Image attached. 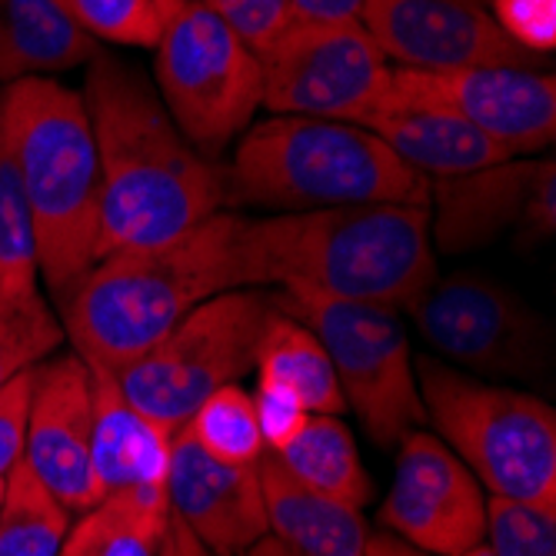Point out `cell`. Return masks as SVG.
<instances>
[{"label":"cell","mask_w":556,"mask_h":556,"mask_svg":"<svg viewBox=\"0 0 556 556\" xmlns=\"http://www.w3.org/2000/svg\"><path fill=\"white\" fill-rule=\"evenodd\" d=\"M80 97L100 164L97 261L167 243L220 214L224 170L187 143L143 74L97 54Z\"/></svg>","instance_id":"cell-1"},{"label":"cell","mask_w":556,"mask_h":556,"mask_svg":"<svg viewBox=\"0 0 556 556\" xmlns=\"http://www.w3.org/2000/svg\"><path fill=\"white\" fill-rule=\"evenodd\" d=\"M247 220L214 214L157 247L100 257L64 296L61 327L93 370L117 374L204 300L247 290Z\"/></svg>","instance_id":"cell-2"},{"label":"cell","mask_w":556,"mask_h":556,"mask_svg":"<svg viewBox=\"0 0 556 556\" xmlns=\"http://www.w3.org/2000/svg\"><path fill=\"white\" fill-rule=\"evenodd\" d=\"M250 283L403 307L437 280L430 207L357 204L247 220Z\"/></svg>","instance_id":"cell-3"},{"label":"cell","mask_w":556,"mask_h":556,"mask_svg":"<svg viewBox=\"0 0 556 556\" xmlns=\"http://www.w3.org/2000/svg\"><path fill=\"white\" fill-rule=\"evenodd\" d=\"M430 184L361 124L274 114L243 130L224 170V204L277 214L357 204L427 207Z\"/></svg>","instance_id":"cell-4"},{"label":"cell","mask_w":556,"mask_h":556,"mask_svg":"<svg viewBox=\"0 0 556 556\" xmlns=\"http://www.w3.org/2000/svg\"><path fill=\"white\" fill-rule=\"evenodd\" d=\"M0 143L21 177L37 233V264L64 296L93 264L100 233V164L84 97L50 77L0 93Z\"/></svg>","instance_id":"cell-5"},{"label":"cell","mask_w":556,"mask_h":556,"mask_svg":"<svg viewBox=\"0 0 556 556\" xmlns=\"http://www.w3.org/2000/svg\"><path fill=\"white\" fill-rule=\"evenodd\" d=\"M417 387L437 437L490 496L556 514V414L546 400L433 357H420Z\"/></svg>","instance_id":"cell-6"},{"label":"cell","mask_w":556,"mask_h":556,"mask_svg":"<svg viewBox=\"0 0 556 556\" xmlns=\"http://www.w3.org/2000/svg\"><path fill=\"white\" fill-rule=\"evenodd\" d=\"M270 311V293L257 287L217 293L117 370L114 380L140 414L177 433L214 390L254 370Z\"/></svg>","instance_id":"cell-7"},{"label":"cell","mask_w":556,"mask_h":556,"mask_svg":"<svg viewBox=\"0 0 556 556\" xmlns=\"http://www.w3.org/2000/svg\"><path fill=\"white\" fill-rule=\"evenodd\" d=\"M270 300L324 343L343 403L361 417L374 443L393 446L427 424L410 340L393 307L311 290H280Z\"/></svg>","instance_id":"cell-8"},{"label":"cell","mask_w":556,"mask_h":556,"mask_svg":"<svg viewBox=\"0 0 556 556\" xmlns=\"http://www.w3.org/2000/svg\"><path fill=\"white\" fill-rule=\"evenodd\" d=\"M161 100L193 150L214 157L254 121L264 100L261 58L204 0H180L157 37Z\"/></svg>","instance_id":"cell-9"},{"label":"cell","mask_w":556,"mask_h":556,"mask_svg":"<svg viewBox=\"0 0 556 556\" xmlns=\"http://www.w3.org/2000/svg\"><path fill=\"white\" fill-rule=\"evenodd\" d=\"M261 108L270 114L361 127L380 111L393 80V67L361 21H290L261 54Z\"/></svg>","instance_id":"cell-10"},{"label":"cell","mask_w":556,"mask_h":556,"mask_svg":"<svg viewBox=\"0 0 556 556\" xmlns=\"http://www.w3.org/2000/svg\"><path fill=\"white\" fill-rule=\"evenodd\" d=\"M417 330L440 357L480 377L540 380L553 361V337L530 303L483 274L433 280L410 307Z\"/></svg>","instance_id":"cell-11"},{"label":"cell","mask_w":556,"mask_h":556,"mask_svg":"<svg viewBox=\"0 0 556 556\" xmlns=\"http://www.w3.org/2000/svg\"><path fill=\"white\" fill-rule=\"evenodd\" d=\"M380 523L420 553L460 556L486 540V493L437 433L410 430L400 440Z\"/></svg>","instance_id":"cell-12"},{"label":"cell","mask_w":556,"mask_h":556,"mask_svg":"<svg viewBox=\"0 0 556 556\" xmlns=\"http://www.w3.org/2000/svg\"><path fill=\"white\" fill-rule=\"evenodd\" d=\"M361 24L383 58L407 71L450 74L470 67H527L530 50L496 27L473 0H364Z\"/></svg>","instance_id":"cell-13"},{"label":"cell","mask_w":556,"mask_h":556,"mask_svg":"<svg viewBox=\"0 0 556 556\" xmlns=\"http://www.w3.org/2000/svg\"><path fill=\"white\" fill-rule=\"evenodd\" d=\"M390 93L446 108L510 154H536L556 137V77L527 67H470L427 74L396 67Z\"/></svg>","instance_id":"cell-14"},{"label":"cell","mask_w":556,"mask_h":556,"mask_svg":"<svg viewBox=\"0 0 556 556\" xmlns=\"http://www.w3.org/2000/svg\"><path fill=\"white\" fill-rule=\"evenodd\" d=\"M93 396L90 367L77 353H58L34 367L21 460L71 514L100 500L90 467Z\"/></svg>","instance_id":"cell-15"},{"label":"cell","mask_w":556,"mask_h":556,"mask_svg":"<svg viewBox=\"0 0 556 556\" xmlns=\"http://www.w3.org/2000/svg\"><path fill=\"white\" fill-rule=\"evenodd\" d=\"M170 514L217 556H240L267 536L257 464H224L180 427L167 470Z\"/></svg>","instance_id":"cell-16"},{"label":"cell","mask_w":556,"mask_h":556,"mask_svg":"<svg viewBox=\"0 0 556 556\" xmlns=\"http://www.w3.org/2000/svg\"><path fill=\"white\" fill-rule=\"evenodd\" d=\"M93 433L90 467L100 496L121 490H161L167 493L174 433L140 414L117 387L114 374L90 367Z\"/></svg>","instance_id":"cell-17"},{"label":"cell","mask_w":556,"mask_h":556,"mask_svg":"<svg viewBox=\"0 0 556 556\" xmlns=\"http://www.w3.org/2000/svg\"><path fill=\"white\" fill-rule=\"evenodd\" d=\"M367 130H374L403 164L437 180L514 161L507 147L490 140L460 114L393 93H387L380 111L367 121Z\"/></svg>","instance_id":"cell-18"},{"label":"cell","mask_w":556,"mask_h":556,"mask_svg":"<svg viewBox=\"0 0 556 556\" xmlns=\"http://www.w3.org/2000/svg\"><path fill=\"white\" fill-rule=\"evenodd\" d=\"M536 174L540 164L514 157L430 184V200L437 204V214L430 217V240H437L446 254H467L496 240L503 230L520 224Z\"/></svg>","instance_id":"cell-19"},{"label":"cell","mask_w":556,"mask_h":556,"mask_svg":"<svg viewBox=\"0 0 556 556\" xmlns=\"http://www.w3.org/2000/svg\"><path fill=\"white\" fill-rule=\"evenodd\" d=\"M267 533L296 556H364L367 527L361 510L296 480L277 453L264 450L257 460Z\"/></svg>","instance_id":"cell-20"},{"label":"cell","mask_w":556,"mask_h":556,"mask_svg":"<svg viewBox=\"0 0 556 556\" xmlns=\"http://www.w3.org/2000/svg\"><path fill=\"white\" fill-rule=\"evenodd\" d=\"M100 54L58 0H0V84L61 74Z\"/></svg>","instance_id":"cell-21"},{"label":"cell","mask_w":556,"mask_h":556,"mask_svg":"<svg viewBox=\"0 0 556 556\" xmlns=\"http://www.w3.org/2000/svg\"><path fill=\"white\" fill-rule=\"evenodd\" d=\"M77 517L58 556H161L174 514L161 490H121Z\"/></svg>","instance_id":"cell-22"},{"label":"cell","mask_w":556,"mask_h":556,"mask_svg":"<svg viewBox=\"0 0 556 556\" xmlns=\"http://www.w3.org/2000/svg\"><path fill=\"white\" fill-rule=\"evenodd\" d=\"M254 370H257V383H274L290 390L311 414L337 417L346 407L324 343L314 337L311 327H303L296 317L277 307L264 324Z\"/></svg>","instance_id":"cell-23"},{"label":"cell","mask_w":556,"mask_h":556,"mask_svg":"<svg viewBox=\"0 0 556 556\" xmlns=\"http://www.w3.org/2000/svg\"><path fill=\"white\" fill-rule=\"evenodd\" d=\"M280 464L307 486L364 510L374 500V480L361 460L353 433L333 414H311L303 427L280 453Z\"/></svg>","instance_id":"cell-24"},{"label":"cell","mask_w":556,"mask_h":556,"mask_svg":"<svg viewBox=\"0 0 556 556\" xmlns=\"http://www.w3.org/2000/svg\"><path fill=\"white\" fill-rule=\"evenodd\" d=\"M67 530L71 510L17 460L0 500V556H58Z\"/></svg>","instance_id":"cell-25"},{"label":"cell","mask_w":556,"mask_h":556,"mask_svg":"<svg viewBox=\"0 0 556 556\" xmlns=\"http://www.w3.org/2000/svg\"><path fill=\"white\" fill-rule=\"evenodd\" d=\"M184 430L197 440L200 450L224 464H257L264 453L254 396L240 383H227L214 390L200 407L190 414Z\"/></svg>","instance_id":"cell-26"},{"label":"cell","mask_w":556,"mask_h":556,"mask_svg":"<svg viewBox=\"0 0 556 556\" xmlns=\"http://www.w3.org/2000/svg\"><path fill=\"white\" fill-rule=\"evenodd\" d=\"M64 343V327L37 293H0V390L24 377Z\"/></svg>","instance_id":"cell-27"},{"label":"cell","mask_w":556,"mask_h":556,"mask_svg":"<svg viewBox=\"0 0 556 556\" xmlns=\"http://www.w3.org/2000/svg\"><path fill=\"white\" fill-rule=\"evenodd\" d=\"M37 233L14 161L0 143V293H37Z\"/></svg>","instance_id":"cell-28"},{"label":"cell","mask_w":556,"mask_h":556,"mask_svg":"<svg viewBox=\"0 0 556 556\" xmlns=\"http://www.w3.org/2000/svg\"><path fill=\"white\" fill-rule=\"evenodd\" d=\"M58 4L93 40L157 47L161 27H164L157 0H58Z\"/></svg>","instance_id":"cell-29"},{"label":"cell","mask_w":556,"mask_h":556,"mask_svg":"<svg viewBox=\"0 0 556 556\" xmlns=\"http://www.w3.org/2000/svg\"><path fill=\"white\" fill-rule=\"evenodd\" d=\"M493 556H556V514L530 503L486 496V540Z\"/></svg>","instance_id":"cell-30"},{"label":"cell","mask_w":556,"mask_h":556,"mask_svg":"<svg viewBox=\"0 0 556 556\" xmlns=\"http://www.w3.org/2000/svg\"><path fill=\"white\" fill-rule=\"evenodd\" d=\"M204 4L261 58L290 24L287 0H204Z\"/></svg>","instance_id":"cell-31"},{"label":"cell","mask_w":556,"mask_h":556,"mask_svg":"<svg viewBox=\"0 0 556 556\" xmlns=\"http://www.w3.org/2000/svg\"><path fill=\"white\" fill-rule=\"evenodd\" d=\"M490 17L530 54L556 47V0H493Z\"/></svg>","instance_id":"cell-32"},{"label":"cell","mask_w":556,"mask_h":556,"mask_svg":"<svg viewBox=\"0 0 556 556\" xmlns=\"http://www.w3.org/2000/svg\"><path fill=\"white\" fill-rule=\"evenodd\" d=\"M250 396H254V414H257L264 450L270 453H280L311 420V410L283 387L257 383V393H250Z\"/></svg>","instance_id":"cell-33"},{"label":"cell","mask_w":556,"mask_h":556,"mask_svg":"<svg viewBox=\"0 0 556 556\" xmlns=\"http://www.w3.org/2000/svg\"><path fill=\"white\" fill-rule=\"evenodd\" d=\"M30 383H34V370H27L24 377L11 380L0 390V477H8V470L21 460Z\"/></svg>","instance_id":"cell-34"},{"label":"cell","mask_w":556,"mask_h":556,"mask_svg":"<svg viewBox=\"0 0 556 556\" xmlns=\"http://www.w3.org/2000/svg\"><path fill=\"white\" fill-rule=\"evenodd\" d=\"M520 230L530 243H540L546 237H553L556 230V174H553V161L540 164V174L530 187V197L520 214Z\"/></svg>","instance_id":"cell-35"},{"label":"cell","mask_w":556,"mask_h":556,"mask_svg":"<svg viewBox=\"0 0 556 556\" xmlns=\"http://www.w3.org/2000/svg\"><path fill=\"white\" fill-rule=\"evenodd\" d=\"M290 21L300 24H340V21H361L364 0H287Z\"/></svg>","instance_id":"cell-36"},{"label":"cell","mask_w":556,"mask_h":556,"mask_svg":"<svg viewBox=\"0 0 556 556\" xmlns=\"http://www.w3.org/2000/svg\"><path fill=\"white\" fill-rule=\"evenodd\" d=\"M161 556H217V553L200 543L184 520L170 517V530H167V540H164Z\"/></svg>","instance_id":"cell-37"},{"label":"cell","mask_w":556,"mask_h":556,"mask_svg":"<svg viewBox=\"0 0 556 556\" xmlns=\"http://www.w3.org/2000/svg\"><path fill=\"white\" fill-rule=\"evenodd\" d=\"M364 556H430V553H420L410 543H403V540H396L393 533L383 530V533L367 536V553Z\"/></svg>","instance_id":"cell-38"},{"label":"cell","mask_w":556,"mask_h":556,"mask_svg":"<svg viewBox=\"0 0 556 556\" xmlns=\"http://www.w3.org/2000/svg\"><path fill=\"white\" fill-rule=\"evenodd\" d=\"M240 556H296V553H293V549H287L280 540H274V536L267 533V536H261V540H257L254 546H250V549H243Z\"/></svg>","instance_id":"cell-39"},{"label":"cell","mask_w":556,"mask_h":556,"mask_svg":"<svg viewBox=\"0 0 556 556\" xmlns=\"http://www.w3.org/2000/svg\"><path fill=\"white\" fill-rule=\"evenodd\" d=\"M180 8V0H157V11H161V21H167L174 11Z\"/></svg>","instance_id":"cell-40"},{"label":"cell","mask_w":556,"mask_h":556,"mask_svg":"<svg viewBox=\"0 0 556 556\" xmlns=\"http://www.w3.org/2000/svg\"><path fill=\"white\" fill-rule=\"evenodd\" d=\"M460 556H493V553H490V546H486V543H480V546H473L470 553H460Z\"/></svg>","instance_id":"cell-41"},{"label":"cell","mask_w":556,"mask_h":556,"mask_svg":"<svg viewBox=\"0 0 556 556\" xmlns=\"http://www.w3.org/2000/svg\"><path fill=\"white\" fill-rule=\"evenodd\" d=\"M4 483H8V477H0V500H4Z\"/></svg>","instance_id":"cell-42"},{"label":"cell","mask_w":556,"mask_h":556,"mask_svg":"<svg viewBox=\"0 0 556 556\" xmlns=\"http://www.w3.org/2000/svg\"><path fill=\"white\" fill-rule=\"evenodd\" d=\"M473 4H486V0H473Z\"/></svg>","instance_id":"cell-43"}]
</instances>
